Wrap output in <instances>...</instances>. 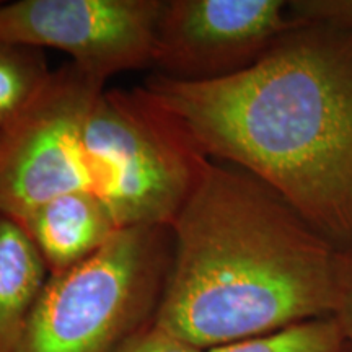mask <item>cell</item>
<instances>
[{
  "label": "cell",
  "mask_w": 352,
  "mask_h": 352,
  "mask_svg": "<svg viewBox=\"0 0 352 352\" xmlns=\"http://www.w3.org/2000/svg\"><path fill=\"white\" fill-rule=\"evenodd\" d=\"M144 91L210 160L270 184L340 250L352 246V33L294 25L252 67Z\"/></svg>",
  "instance_id": "obj_1"
},
{
  "label": "cell",
  "mask_w": 352,
  "mask_h": 352,
  "mask_svg": "<svg viewBox=\"0 0 352 352\" xmlns=\"http://www.w3.org/2000/svg\"><path fill=\"white\" fill-rule=\"evenodd\" d=\"M171 241L153 323L189 344L209 351L334 314L341 250L239 166L209 160Z\"/></svg>",
  "instance_id": "obj_2"
},
{
  "label": "cell",
  "mask_w": 352,
  "mask_h": 352,
  "mask_svg": "<svg viewBox=\"0 0 352 352\" xmlns=\"http://www.w3.org/2000/svg\"><path fill=\"white\" fill-rule=\"evenodd\" d=\"M171 228H121L52 274L13 352H116L155 320L171 264Z\"/></svg>",
  "instance_id": "obj_3"
},
{
  "label": "cell",
  "mask_w": 352,
  "mask_h": 352,
  "mask_svg": "<svg viewBox=\"0 0 352 352\" xmlns=\"http://www.w3.org/2000/svg\"><path fill=\"white\" fill-rule=\"evenodd\" d=\"M209 160L142 87L103 90L87 118L88 188L120 228H171Z\"/></svg>",
  "instance_id": "obj_4"
},
{
  "label": "cell",
  "mask_w": 352,
  "mask_h": 352,
  "mask_svg": "<svg viewBox=\"0 0 352 352\" xmlns=\"http://www.w3.org/2000/svg\"><path fill=\"white\" fill-rule=\"evenodd\" d=\"M104 83L70 60L0 131V212L20 220L54 197L90 191L83 131Z\"/></svg>",
  "instance_id": "obj_5"
},
{
  "label": "cell",
  "mask_w": 352,
  "mask_h": 352,
  "mask_svg": "<svg viewBox=\"0 0 352 352\" xmlns=\"http://www.w3.org/2000/svg\"><path fill=\"white\" fill-rule=\"evenodd\" d=\"M165 0L0 2V39L57 50L107 82L152 65Z\"/></svg>",
  "instance_id": "obj_6"
},
{
  "label": "cell",
  "mask_w": 352,
  "mask_h": 352,
  "mask_svg": "<svg viewBox=\"0 0 352 352\" xmlns=\"http://www.w3.org/2000/svg\"><path fill=\"white\" fill-rule=\"evenodd\" d=\"M294 25L284 0H165L152 65L176 82L222 80L258 63Z\"/></svg>",
  "instance_id": "obj_7"
},
{
  "label": "cell",
  "mask_w": 352,
  "mask_h": 352,
  "mask_svg": "<svg viewBox=\"0 0 352 352\" xmlns=\"http://www.w3.org/2000/svg\"><path fill=\"white\" fill-rule=\"evenodd\" d=\"M19 222L51 276L85 261L121 230L107 206L88 189L54 197Z\"/></svg>",
  "instance_id": "obj_8"
},
{
  "label": "cell",
  "mask_w": 352,
  "mask_h": 352,
  "mask_svg": "<svg viewBox=\"0 0 352 352\" xmlns=\"http://www.w3.org/2000/svg\"><path fill=\"white\" fill-rule=\"evenodd\" d=\"M50 276L23 226L0 212V352L15 349Z\"/></svg>",
  "instance_id": "obj_9"
},
{
  "label": "cell",
  "mask_w": 352,
  "mask_h": 352,
  "mask_svg": "<svg viewBox=\"0 0 352 352\" xmlns=\"http://www.w3.org/2000/svg\"><path fill=\"white\" fill-rule=\"evenodd\" d=\"M51 74L43 50L0 39V131L30 107Z\"/></svg>",
  "instance_id": "obj_10"
},
{
  "label": "cell",
  "mask_w": 352,
  "mask_h": 352,
  "mask_svg": "<svg viewBox=\"0 0 352 352\" xmlns=\"http://www.w3.org/2000/svg\"><path fill=\"white\" fill-rule=\"evenodd\" d=\"M347 347L349 341L336 318L321 316L208 352H347Z\"/></svg>",
  "instance_id": "obj_11"
},
{
  "label": "cell",
  "mask_w": 352,
  "mask_h": 352,
  "mask_svg": "<svg viewBox=\"0 0 352 352\" xmlns=\"http://www.w3.org/2000/svg\"><path fill=\"white\" fill-rule=\"evenodd\" d=\"M289 16L296 25H327L352 33V0H292Z\"/></svg>",
  "instance_id": "obj_12"
},
{
  "label": "cell",
  "mask_w": 352,
  "mask_h": 352,
  "mask_svg": "<svg viewBox=\"0 0 352 352\" xmlns=\"http://www.w3.org/2000/svg\"><path fill=\"white\" fill-rule=\"evenodd\" d=\"M116 352H208L189 344L152 321L131 336Z\"/></svg>",
  "instance_id": "obj_13"
},
{
  "label": "cell",
  "mask_w": 352,
  "mask_h": 352,
  "mask_svg": "<svg viewBox=\"0 0 352 352\" xmlns=\"http://www.w3.org/2000/svg\"><path fill=\"white\" fill-rule=\"evenodd\" d=\"M334 318L352 344V246L341 250L340 270H338V296L334 307Z\"/></svg>",
  "instance_id": "obj_14"
},
{
  "label": "cell",
  "mask_w": 352,
  "mask_h": 352,
  "mask_svg": "<svg viewBox=\"0 0 352 352\" xmlns=\"http://www.w3.org/2000/svg\"><path fill=\"white\" fill-rule=\"evenodd\" d=\"M347 352H352V344L349 342V347H347Z\"/></svg>",
  "instance_id": "obj_15"
}]
</instances>
